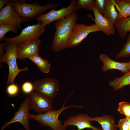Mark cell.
I'll list each match as a JSON object with an SVG mask.
<instances>
[{
    "mask_svg": "<svg viewBox=\"0 0 130 130\" xmlns=\"http://www.w3.org/2000/svg\"><path fill=\"white\" fill-rule=\"evenodd\" d=\"M23 22L22 18L13 7L11 1L0 10V24H8L18 27Z\"/></svg>",
    "mask_w": 130,
    "mask_h": 130,
    "instance_id": "cell-12",
    "label": "cell"
},
{
    "mask_svg": "<svg viewBox=\"0 0 130 130\" xmlns=\"http://www.w3.org/2000/svg\"><path fill=\"white\" fill-rule=\"evenodd\" d=\"M91 117L87 113H79L78 115L70 116L66 120L63 125L66 129L67 127L72 125L76 126L77 130H82L85 128H90L92 130H102L92 125L90 120Z\"/></svg>",
    "mask_w": 130,
    "mask_h": 130,
    "instance_id": "cell-13",
    "label": "cell"
},
{
    "mask_svg": "<svg viewBox=\"0 0 130 130\" xmlns=\"http://www.w3.org/2000/svg\"><path fill=\"white\" fill-rule=\"evenodd\" d=\"M117 125L119 130H129V123L127 118L120 119Z\"/></svg>",
    "mask_w": 130,
    "mask_h": 130,
    "instance_id": "cell-29",
    "label": "cell"
},
{
    "mask_svg": "<svg viewBox=\"0 0 130 130\" xmlns=\"http://www.w3.org/2000/svg\"><path fill=\"white\" fill-rule=\"evenodd\" d=\"M99 58L103 63V65L101 69L103 72L112 69L120 70L123 73H126L129 71L128 63L120 62L114 61L104 53L100 55Z\"/></svg>",
    "mask_w": 130,
    "mask_h": 130,
    "instance_id": "cell-14",
    "label": "cell"
},
{
    "mask_svg": "<svg viewBox=\"0 0 130 130\" xmlns=\"http://www.w3.org/2000/svg\"><path fill=\"white\" fill-rule=\"evenodd\" d=\"M117 111L126 118L130 117V103L124 101L119 102L118 104Z\"/></svg>",
    "mask_w": 130,
    "mask_h": 130,
    "instance_id": "cell-24",
    "label": "cell"
},
{
    "mask_svg": "<svg viewBox=\"0 0 130 130\" xmlns=\"http://www.w3.org/2000/svg\"><path fill=\"white\" fill-rule=\"evenodd\" d=\"M95 1L94 0H78L76 2V7L77 10L84 8L89 11H92Z\"/></svg>",
    "mask_w": 130,
    "mask_h": 130,
    "instance_id": "cell-23",
    "label": "cell"
},
{
    "mask_svg": "<svg viewBox=\"0 0 130 130\" xmlns=\"http://www.w3.org/2000/svg\"><path fill=\"white\" fill-rule=\"evenodd\" d=\"M114 26L119 36L124 39L127 33L130 32V16L117 20Z\"/></svg>",
    "mask_w": 130,
    "mask_h": 130,
    "instance_id": "cell-19",
    "label": "cell"
},
{
    "mask_svg": "<svg viewBox=\"0 0 130 130\" xmlns=\"http://www.w3.org/2000/svg\"><path fill=\"white\" fill-rule=\"evenodd\" d=\"M130 84V71L125 73L123 76L115 78L110 81L109 85L113 87L114 91L119 90L125 86Z\"/></svg>",
    "mask_w": 130,
    "mask_h": 130,
    "instance_id": "cell-20",
    "label": "cell"
},
{
    "mask_svg": "<svg viewBox=\"0 0 130 130\" xmlns=\"http://www.w3.org/2000/svg\"><path fill=\"white\" fill-rule=\"evenodd\" d=\"M92 11L95 16V19L93 20L100 31H103L107 36L115 34L116 30L114 25L101 15L94 7Z\"/></svg>",
    "mask_w": 130,
    "mask_h": 130,
    "instance_id": "cell-15",
    "label": "cell"
},
{
    "mask_svg": "<svg viewBox=\"0 0 130 130\" xmlns=\"http://www.w3.org/2000/svg\"><path fill=\"white\" fill-rule=\"evenodd\" d=\"M78 15L72 14L55 23L56 30L54 34L51 48L57 52L66 48L73 29L77 24Z\"/></svg>",
    "mask_w": 130,
    "mask_h": 130,
    "instance_id": "cell-1",
    "label": "cell"
},
{
    "mask_svg": "<svg viewBox=\"0 0 130 130\" xmlns=\"http://www.w3.org/2000/svg\"><path fill=\"white\" fill-rule=\"evenodd\" d=\"M30 109L29 96L28 95L20 104L18 110L15 113L13 117L10 120L5 122L2 126L0 130H4L10 124L17 122L21 123L25 130H30L29 121L31 119L29 113Z\"/></svg>",
    "mask_w": 130,
    "mask_h": 130,
    "instance_id": "cell-8",
    "label": "cell"
},
{
    "mask_svg": "<svg viewBox=\"0 0 130 130\" xmlns=\"http://www.w3.org/2000/svg\"><path fill=\"white\" fill-rule=\"evenodd\" d=\"M19 88L18 85L15 84L11 83L8 86L6 89L7 94L10 96H14L18 93Z\"/></svg>",
    "mask_w": 130,
    "mask_h": 130,
    "instance_id": "cell-27",
    "label": "cell"
},
{
    "mask_svg": "<svg viewBox=\"0 0 130 130\" xmlns=\"http://www.w3.org/2000/svg\"><path fill=\"white\" fill-rule=\"evenodd\" d=\"M99 31H100V29L95 24L87 25L83 24H76L70 35L67 48L78 46L89 33Z\"/></svg>",
    "mask_w": 130,
    "mask_h": 130,
    "instance_id": "cell-6",
    "label": "cell"
},
{
    "mask_svg": "<svg viewBox=\"0 0 130 130\" xmlns=\"http://www.w3.org/2000/svg\"><path fill=\"white\" fill-rule=\"evenodd\" d=\"M28 58L37 65L40 72L46 74L50 72V64L47 60L43 58L39 55L32 56Z\"/></svg>",
    "mask_w": 130,
    "mask_h": 130,
    "instance_id": "cell-21",
    "label": "cell"
},
{
    "mask_svg": "<svg viewBox=\"0 0 130 130\" xmlns=\"http://www.w3.org/2000/svg\"><path fill=\"white\" fill-rule=\"evenodd\" d=\"M91 121H96L100 124L102 130H117L118 127L113 116L108 114L99 117L96 116L90 118Z\"/></svg>",
    "mask_w": 130,
    "mask_h": 130,
    "instance_id": "cell-16",
    "label": "cell"
},
{
    "mask_svg": "<svg viewBox=\"0 0 130 130\" xmlns=\"http://www.w3.org/2000/svg\"><path fill=\"white\" fill-rule=\"evenodd\" d=\"M33 84L34 91L52 99L56 96L59 89L58 80L51 78H45L36 80Z\"/></svg>",
    "mask_w": 130,
    "mask_h": 130,
    "instance_id": "cell-9",
    "label": "cell"
},
{
    "mask_svg": "<svg viewBox=\"0 0 130 130\" xmlns=\"http://www.w3.org/2000/svg\"><path fill=\"white\" fill-rule=\"evenodd\" d=\"M106 2V0H96L94 3V7L103 16L105 8Z\"/></svg>",
    "mask_w": 130,
    "mask_h": 130,
    "instance_id": "cell-26",
    "label": "cell"
},
{
    "mask_svg": "<svg viewBox=\"0 0 130 130\" xmlns=\"http://www.w3.org/2000/svg\"><path fill=\"white\" fill-rule=\"evenodd\" d=\"M64 102L60 108L56 110H52L44 113L34 115L30 114L31 119L36 120L41 125L44 126H48L52 130H66L62 122L58 119L59 115L64 110L72 107L82 108L81 106L70 105L65 106Z\"/></svg>",
    "mask_w": 130,
    "mask_h": 130,
    "instance_id": "cell-3",
    "label": "cell"
},
{
    "mask_svg": "<svg viewBox=\"0 0 130 130\" xmlns=\"http://www.w3.org/2000/svg\"><path fill=\"white\" fill-rule=\"evenodd\" d=\"M114 3L118 13L117 20L130 16V0H114Z\"/></svg>",
    "mask_w": 130,
    "mask_h": 130,
    "instance_id": "cell-18",
    "label": "cell"
},
{
    "mask_svg": "<svg viewBox=\"0 0 130 130\" xmlns=\"http://www.w3.org/2000/svg\"><path fill=\"white\" fill-rule=\"evenodd\" d=\"M11 1L10 0H0V10L4 7L5 5H6Z\"/></svg>",
    "mask_w": 130,
    "mask_h": 130,
    "instance_id": "cell-31",
    "label": "cell"
},
{
    "mask_svg": "<svg viewBox=\"0 0 130 130\" xmlns=\"http://www.w3.org/2000/svg\"></svg>",
    "mask_w": 130,
    "mask_h": 130,
    "instance_id": "cell-34",
    "label": "cell"
},
{
    "mask_svg": "<svg viewBox=\"0 0 130 130\" xmlns=\"http://www.w3.org/2000/svg\"><path fill=\"white\" fill-rule=\"evenodd\" d=\"M130 55V32L128 40L122 49L115 57L116 58L127 57Z\"/></svg>",
    "mask_w": 130,
    "mask_h": 130,
    "instance_id": "cell-25",
    "label": "cell"
},
{
    "mask_svg": "<svg viewBox=\"0 0 130 130\" xmlns=\"http://www.w3.org/2000/svg\"><path fill=\"white\" fill-rule=\"evenodd\" d=\"M129 71H130V60L129 61Z\"/></svg>",
    "mask_w": 130,
    "mask_h": 130,
    "instance_id": "cell-33",
    "label": "cell"
},
{
    "mask_svg": "<svg viewBox=\"0 0 130 130\" xmlns=\"http://www.w3.org/2000/svg\"><path fill=\"white\" fill-rule=\"evenodd\" d=\"M21 89L24 93L26 94H30L34 90L33 84L30 82H25L22 84Z\"/></svg>",
    "mask_w": 130,
    "mask_h": 130,
    "instance_id": "cell-28",
    "label": "cell"
},
{
    "mask_svg": "<svg viewBox=\"0 0 130 130\" xmlns=\"http://www.w3.org/2000/svg\"><path fill=\"white\" fill-rule=\"evenodd\" d=\"M29 96L31 109L34 111L40 114L52 110V99L49 97L34 91Z\"/></svg>",
    "mask_w": 130,
    "mask_h": 130,
    "instance_id": "cell-10",
    "label": "cell"
},
{
    "mask_svg": "<svg viewBox=\"0 0 130 130\" xmlns=\"http://www.w3.org/2000/svg\"><path fill=\"white\" fill-rule=\"evenodd\" d=\"M106 1V6L103 16L114 26L118 17V13L115 8L114 0Z\"/></svg>",
    "mask_w": 130,
    "mask_h": 130,
    "instance_id": "cell-17",
    "label": "cell"
},
{
    "mask_svg": "<svg viewBox=\"0 0 130 130\" xmlns=\"http://www.w3.org/2000/svg\"><path fill=\"white\" fill-rule=\"evenodd\" d=\"M41 40L39 38L18 44V58L20 60L39 55Z\"/></svg>",
    "mask_w": 130,
    "mask_h": 130,
    "instance_id": "cell-11",
    "label": "cell"
},
{
    "mask_svg": "<svg viewBox=\"0 0 130 130\" xmlns=\"http://www.w3.org/2000/svg\"><path fill=\"white\" fill-rule=\"evenodd\" d=\"M6 42H2L0 43V58L4 55V52L6 49Z\"/></svg>",
    "mask_w": 130,
    "mask_h": 130,
    "instance_id": "cell-30",
    "label": "cell"
},
{
    "mask_svg": "<svg viewBox=\"0 0 130 130\" xmlns=\"http://www.w3.org/2000/svg\"><path fill=\"white\" fill-rule=\"evenodd\" d=\"M13 7L20 15L25 22L39 16L50 9H55L58 4L49 2L46 5H41L38 1L29 4L25 0H12Z\"/></svg>",
    "mask_w": 130,
    "mask_h": 130,
    "instance_id": "cell-2",
    "label": "cell"
},
{
    "mask_svg": "<svg viewBox=\"0 0 130 130\" xmlns=\"http://www.w3.org/2000/svg\"><path fill=\"white\" fill-rule=\"evenodd\" d=\"M128 120L129 125V130H130V117L127 118Z\"/></svg>",
    "mask_w": 130,
    "mask_h": 130,
    "instance_id": "cell-32",
    "label": "cell"
},
{
    "mask_svg": "<svg viewBox=\"0 0 130 130\" xmlns=\"http://www.w3.org/2000/svg\"><path fill=\"white\" fill-rule=\"evenodd\" d=\"M75 0H72L69 6L58 10L52 9L50 11L40 15L35 19V21L40 22L42 26L46 27L53 21H58L72 14L76 13L77 10L75 6Z\"/></svg>",
    "mask_w": 130,
    "mask_h": 130,
    "instance_id": "cell-5",
    "label": "cell"
},
{
    "mask_svg": "<svg viewBox=\"0 0 130 130\" xmlns=\"http://www.w3.org/2000/svg\"><path fill=\"white\" fill-rule=\"evenodd\" d=\"M6 52L2 57L0 58V64L2 62L7 63L8 67V73L7 80V84L13 83L15 79L20 72L27 71L29 68L25 67L19 69L17 62V56L18 44L6 42Z\"/></svg>",
    "mask_w": 130,
    "mask_h": 130,
    "instance_id": "cell-4",
    "label": "cell"
},
{
    "mask_svg": "<svg viewBox=\"0 0 130 130\" xmlns=\"http://www.w3.org/2000/svg\"><path fill=\"white\" fill-rule=\"evenodd\" d=\"M45 27L42 26L40 22L36 24L29 25L22 30L18 35L12 38L7 37L5 41L18 44L39 38L45 31Z\"/></svg>",
    "mask_w": 130,
    "mask_h": 130,
    "instance_id": "cell-7",
    "label": "cell"
},
{
    "mask_svg": "<svg viewBox=\"0 0 130 130\" xmlns=\"http://www.w3.org/2000/svg\"><path fill=\"white\" fill-rule=\"evenodd\" d=\"M18 30V27L8 24H0V41H5L6 34L9 32L16 33Z\"/></svg>",
    "mask_w": 130,
    "mask_h": 130,
    "instance_id": "cell-22",
    "label": "cell"
}]
</instances>
